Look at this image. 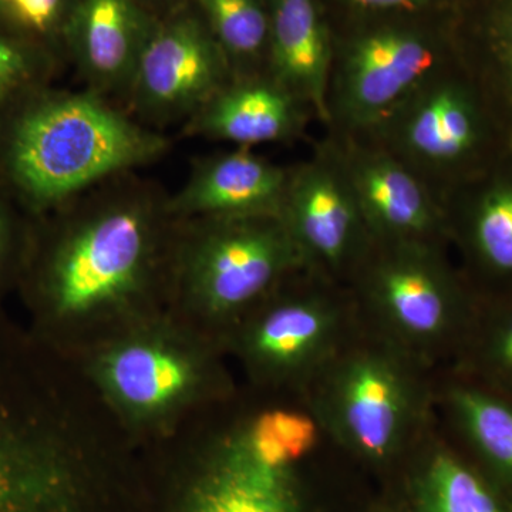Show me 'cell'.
Here are the masks:
<instances>
[{
  "instance_id": "1",
  "label": "cell",
  "mask_w": 512,
  "mask_h": 512,
  "mask_svg": "<svg viewBox=\"0 0 512 512\" xmlns=\"http://www.w3.org/2000/svg\"><path fill=\"white\" fill-rule=\"evenodd\" d=\"M59 224L37 256L33 295L50 322L90 325L134 312L164 258L175 220L156 188L131 173L55 211Z\"/></svg>"
},
{
  "instance_id": "2",
  "label": "cell",
  "mask_w": 512,
  "mask_h": 512,
  "mask_svg": "<svg viewBox=\"0 0 512 512\" xmlns=\"http://www.w3.org/2000/svg\"><path fill=\"white\" fill-rule=\"evenodd\" d=\"M167 147L113 101L46 86L0 116V180L23 210L42 217Z\"/></svg>"
},
{
  "instance_id": "3",
  "label": "cell",
  "mask_w": 512,
  "mask_h": 512,
  "mask_svg": "<svg viewBox=\"0 0 512 512\" xmlns=\"http://www.w3.org/2000/svg\"><path fill=\"white\" fill-rule=\"evenodd\" d=\"M365 137L396 157L443 204L512 153V144L458 55L441 63Z\"/></svg>"
},
{
  "instance_id": "4",
  "label": "cell",
  "mask_w": 512,
  "mask_h": 512,
  "mask_svg": "<svg viewBox=\"0 0 512 512\" xmlns=\"http://www.w3.org/2000/svg\"><path fill=\"white\" fill-rule=\"evenodd\" d=\"M333 53L326 134L365 133L456 55L454 10L329 18Z\"/></svg>"
},
{
  "instance_id": "5",
  "label": "cell",
  "mask_w": 512,
  "mask_h": 512,
  "mask_svg": "<svg viewBox=\"0 0 512 512\" xmlns=\"http://www.w3.org/2000/svg\"><path fill=\"white\" fill-rule=\"evenodd\" d=\"M178 245L175 276L201 318H244L306 268L279 215L198 218Z\"/></svg>"
},
{
  "instance_id": "6",
  "label": "cell",
  "mask_w": 512,
  "mask_h": 512,
  "mask_svg": "<svg viewBox=\"0 0 512 512\" xmlns=\"http://www.w3.org/2000/svg\"><path fill=\"white\" fill-rule=\"evenodd\" d=\"M90 375L114 412L131 426H167L205 399L215 366L201 343L167 323L141 320L97 349Z\"/></svg>"
},
{
  "instance_id": "7",
  "label": "cell",
  "mask_w": 512,
  "mask_h": 512,
  "mask_svg": "<svg viewBox=\"0 0 512 512\" xmlns=\"http://www.w3.org/2000/svg\"><path fill=\"white\" fill-rule=\"evenodd\" d=\"M346 285L399 348L416 353L446 339L464 301L444 245L431 242L372 238Z\"/></svg>"
},
{
  "instance_id": "8",
  "label": "cell",
  "mask_w": 512,
  "mask_h": 512,
  "mask_svg": "<svg viewBox=\"0 0 512 512\" xmlns=\"http://www.w3.org/2000/svg\"><path fill=\"white\" fill-rule=\"evenodd\" d=\"M338 353L320 370V420L360 456H393L420 421L419 386L392 350Z\"/></svg>"
},
{
  "instance_id": "9",
  "label": "cell",
  "mask_w": 512,
  "mask_h": 512,
  "mask_svg": "<svg viewBox=\"0 0 512 512\" xmlns=\"http://www.w3.org/2000/svg\"><path fill=\"white\" fill-rule=\"evenodd\" d=\"M340 286L303 269L247 313L238 350L252 372L272 382L319 375L338 353Z\"/></svg>"
},
{
  "instance_id": "10",
  "label": "cell",
  "mask_w": 512,
  "mask_h": 512,
  "mask_svg": "<svg viewBox=\"0 0 512 512\" xmlns=\"http://www.w3.org/2000/svg\"><path fill=\"white\" fill-rule=\"evenodd\" d=\"M90 458L60 424L0 393V512H90Z\"/></svg>"
},
{
  "instance_id": "11",
  "label": "cell",
  "mask_w": 512,
  "mask_h": 512,
  "mask_svg": "<svg viewBox=\"0 0 512 512\" xmlns=\"http://www.w3.org/2000/svg\"><path fill=\"white\" fill-rule=\"evenodd\" d=\"M232 80L231 67L188 0L160 16L127 103L148 123L190 120Z\"/></svg>"
},
{
  "instance_id": "12",
  "label": "cell",
  "mask_w": 512,
  "mask_h": 512,
  "mask_svg": "<svg viewBox=\"0 0 512 512\" xmlns=\"http://www.w3.org/2000/svg\"><path fill=\"white\" fill-rule=\"evenodd\" d=\"M279 218L309 271L348 284L372 237L355 195L328 143L320 140L312 157L289 168Z\"/></svg>"
},
{
  "instance_id": "13",
  "label": "cell",
  "mask_w": 512,
  "mask_h": 512,
  "mask_svg": "<svg viewBox=\"0 0 512 512\" xmlns=\"http://www.w3.org/2000/svg\"><path fill=\"white\" fill-rule=\"evenodd\" d=\"M323 140L348 180L370 237L446 245L443 210L406 165L365 137L326 134Z\"/></svg>"
},
{
  "instance_id": "14",
  "label": "cell",
  "mask_w": 512,
  "mask_h": 512,
  "mask_svg": "<svg viewBox=\"0 0 512 512\" xmlns=\"http://www.w3.org/2000/svg\"><path fill=\"white\" fill-rule=\"evenodd\" d=\"M160 16L138 0H77L63 33L87 90L127 100L138 62Z\"/></svg>"
},
{
  "instance_id": "15",
  "label": "cell",
  "mask_w": 512,
  "mask_h": 512,
  "mask_svg": "<svg viewBox=\"0 0 512 512\" xmlns=\"http://www.w3.org/2000/svg\"><path fill=\"white\" fill-rule=\"evenodd\" d=\"M288 177L289 168L237 147L195 165L168 207L175 220L279 215Z\"/></svg>"
},
{
  "instance_id": "16",
  "label": "cell",
  "mask_w": 512,
  "mask_h": 512,
  "mask_svg": "<svg viewBox=\"0 0 512 512\" xmlns=\"http://www.w3.org/2000/svg\"><path fill=\"white\" fill-rule=\"evenodd\" d=\"M312 110L268 74L238 77L187 121L194 136L237 147L289 143L305 134Z\"/></svg>"
},
{
  "instance_id": "17",
  "label": "cell",
  "mask_w": 512,
  "mask_h": 512,
  "mask_svg": "<svg viewBox=\"0 0 512 512\" xmlns=\"http://www.w3.org/2000/svg\"><path fill=\"white\" fill-rule=\"evenodd\" d=\"M180 512H301V501L292 468L262 463L237 431L195 471Z\"/></svg>"
},
{
  "instance_id": "18",
  "label": "cell",
  "mask_w": 512,
  "mask_h": 512,
  "mask_svg": "<svg viewBox=\"0 0 512 512\" xmlns=\"http://www.w3.org/2000/svg\"><path fill=\"white\" fill-rule=\"evenodd\" d=\"M269 43L266 74L312 110L325 126L332 64V25L322 0H266Z\"/></svg>"
},
{
  "instance_id": "19",
  "label": "cell",
  "mask_w": 512,
  "mask_h": 512,
  "mask_svg": "<svg viewBox=\"0 0 512 512\" xmlns=\"http://www.w3.org/2000/svg\"><path fill=\"white\" fill-rule=\"evenodd\" d=\"M447 237L477 275L512 282V153L441 204Z\"/></svg>"
},
{
  "instance_id": "20",
  "label": "cell",
  "mask_w": 512,
  "mask_h": 512,
  "mask_svg": "<svg viewBox=\"0 0 512 512\" xmlns=\"http://www.w3.org/2000/svg\"><path fill=\"white\" fill-rule=\"evenodd\" d=\"M454 40L512 144V0H457Z\"/></svg>"
},
{
  "instance_id": "21",
  "label": "cell",
  "mask_w": 512,
  "mask_h": 512,
  "mask_svg": "<svg viewBox=\"0 0 512 512\" xmlns=\"http://www.w3.org/2000/svg\"><path fill=\"white\" fill-rule=\"evenodd\" d=\"M231 67L232 79L266 74L269 12L266 0H188Z\"/></svg>"
},
{
  "instance_id": "22",
  "label": "cell",
  "mask_w": 512,
  "mask_h": 512,
  "mask_svg": "<svg viewBox=\"0 0 512 512\" xmlns=\"http://www.w3.org/2000/svg\"><path fill=\"white\" fill-rule=\"evenodd\" d=\"M416 512H510L476 473L456 457L437 453L414 487Z\"/></svg>"
},
{
  "instance_id": "23",
  "label": "cell",
  "mask_w": 512,
  "mask_h": 512,
  "mask_svg": "<svg viewBox=\"0 0 512 512\" xmlns=\"http://www.w3.org/2000/svg\"><path fill=\"white\" fill-rule=\"evenodd\" d=\"M249 450L268 466L292 468L318 444L319 421L298 410L262 412L238 430Z\"/></svg>"
},
{
  "instance_id": "24",
  "label": "cell",
  "mask_w": 512,
  "mask_h": 512,
  "mask_svg": "<svg viewBox=\"0 0 512 512\" xmlns=\"http://www.w3.org/2000/svg\"><path fill=\"white\" fill-rule=\"evenodd\" d=\"M62 60L29 37L0 30V116L49 86Z\"/></svg>"
},
{
  "instance_id": "25",
  "label": "cell",
  "mask_w": 512,
  "mask_h": 512,
  "mask_svg": "<svg viewBox=\"0 0 512 512\" xmlns=\"http://www.w3.org/2000/svg\"><path fill=\"white\" fill-rule=\"evenodd\" d=\"M451 402L481 453L512 477V406L476 390H457Z\"/></svg>"
},
{
  "instance_id": "26",
  "label": "cell",
  "mask_w": 512,
  "mask_h": 512,
  "mask_svg": "<svg viewBox=\"0 0 512 512\" xmlns=\"http://www.w3.org/2000/svg\"><path fill=\"white\" fill-rule=\"evenodd\" d=\"M329 18L451 12L457 0H322Z\"/></svg>"
},
{
  "instance_id": "27",
  "label": "cell",
  "mask_w": 512,
  "mask_h": 512,
  "mask_svg": "<svg viewBox=\"0 0 512 512\" xmlns=\"http://www.w3.org/2000/svg\"><path fill=\"white\" fill-rule=\"evenodd\" d=\"M40 42L60 60L64 57L63 33L77 0H26Z\"/></svg>"
},
{
  "instance_id": "28",
  "label": "cell",
  "mask_w": 512,
  "mask_h": 512,
  "mask_svg": "<svg viewBox=\"0 0 512 512\" xmlns=\"http://www.w3.org/2000/svg\"><path fill=\"white\" fill-rule=\"evenodd\" d=\"M0 30L29 37L45 46L36 35L26 0H0Z\"/></svg>"
},
{
  "instance_id": "29",
  "label": "cell",
  "mask_w": 512,
  "mask_h": 512,
  "mask_svg": "<svg viewBox=\"0 0 512 512\" xmlns=\"http://www.w3.org/2000/svg\"><path fill=\"white\" fill-rule=\"evenodd\" d=\"M12 197L0 180V278L5 274L13 251Z\"/></svg>"
},
{
  "instance_id": "30",
  "label": "cell",
  "mask_w": 512,
  "mask_h": 512,
  "mask_svg": "<svg viewBox=\"0 0 512 512\" xmlns=\"http://www.w3.org/2000/svg\"><path fill=\"white\" fill-rule=\"evenodd\" d=\"M512 318V316H511ZM497 357L501 365L512 373V319L505 326L497 342Z\"/></svg>"
},
{
  "instance_id": "31",
  "label": "cell",
  "mask_w": 512,
  "mask_h": 512,
  "mask_svg": "<svg viewBox=\"0 0 512 512\" xmlns=\"http://www.w3.org/2000/svg\"><path fill=\"white\" fill-rule=\"evenodd\" d=\"M138 2L143 3L148 10L156 13L157 16H163L165 13L170 12V10L180 6L185 0H138Z\"/></svg>"
}]
</instances>
